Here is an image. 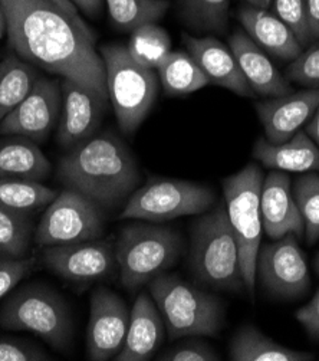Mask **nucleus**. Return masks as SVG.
I'll use <instances>...</instances> for the list:
<instances>
[{"instance_id": "nucleus-44", "label": "nucleus", "mask_w": 319, "mask_h": 361, "mask_svg": "<svg viewBox=\"0 0 319 361\" xmlns=\"http://www.w3.org/2000/svg\"><path fill=\"white\" fill-rule=\"evenodd\" d=\"M5 33H6V18L2 12V8H0V39L4 38Z\"/></svg>"}, {"instance_id": "nucleus-40", "label": "nucleus", "mask_w": 319, "mask_h": 361, "mask_svg": "<svg viewBox=\"0 0 319 361\" xmlns=\"http://www.w3.org/2000/svg\"><path fill=\"white\" fill-rule=\"evenodd\" d=\"M70 4H73L78 11L84 12L88 16H98L102 11L104 6V0H69Z\"/></svg>"}, {"instance_id": "nucleus-33", "label": "nucleus", "mask_w": 319, "mask_h": 361, "mask_svg": "<svg viewBox=\"0 0 319 361\" xmlns=\"http://www.w3.org/2000/svg\"><path fill=\"white\" fill-rule=\"evenodd\" d=\"M289 82L306 88H319V39L313 41L306 49L289 62L287 68Z\"/></svg>"}, {"instance_id": "nucleus-24", "label": "nucleus", "mask_w": 319, "mask_h": 361, "mask_svg": "<svg viewBox=\"0 0 319 361\" xmlns=\"http://www.w3.org/2000/svg\"><path fill=\"white\" fill-rule=\"evenodd\" d=\"M233 361H311L313 354L282 345L254 326L242 327L230 341Z\"/></svg>"}, {"instance_id": "nucleus-7", "label": "nucleus", "mask_w": 319, "mask_h": 361, "mask_svg": "<svg viewBox=\"0 0 319 361\" xmlns=\"http://www.w3.org/2000/svg\"><path fill=\"white\" fill-rule=\"evenodd\" d=\"M263 173L256 163L223 180L225 206L239 246L242 278L246 291L255 300L256 259L262 239L261 192Z\"/></svg>"}, {"instance_id": "nucleus-30", "label": "nucleus", "mask_w": 319, "mask_h": 361, "mask_svg": "<svg viewBox=\"0 0 319 361\" xmlns=\"http://www.w3.org/2000/svg\"><path fill=\"white\" fill-rule=\"evenodd\" d=\"M32 231L29 214L0 204V258H26L30 247Z\"/></svg>"}, {"instance_id": "nucleus-20", "label": "nucleus", "mask_w": 319, "mask_h": 361, "mask_svg": "<svg viewBox=\"0 0 319 361\" xmlns=\"http://www.w3.org/2000/svg\"><path fill=\"white\" fill-rule=\"evenodd\" d=\"M165 324L151 297L141 293L131 310L128 331L117 361H147L164 340Z\"/></svg>"}, {"instance_id": "nucleus-11", "label": "nucleus", "mask_w": 319, "mask_h": 361, "mask_svg": "<svg viewBox=\"0 0 319 361\" xmlns=\"http://www.w3.org/2000/svg\"><path fill=\"white\" fill-rule=\"evenodd\" d=\"M298 240L294 233H288L259 247L256 279L273 297L299 298L311 286L308 262Z\"/></svg>"}, {"instance_id": "nucleus-15", "label": "nucleus", "mask_w": 319, "mask_h": 361, "mask_svg": "<svg viewBox=\"0 0 319 361\" xmlns=\"http://www.w3.org/2000/svg\"><path fill=\"white\" fill-rule=\"evenodd\" d=\"M42 261L48 269L66 281H94L108 275L115 254L108 240H84L44 247Z\"/></svg>"}, {"instance_id": "nucleus-10", "label": "nucleus", "mask_w": 319, "mask_h": 361, "mask_svg": "<svg viewBox=\"0 0 319 361\" xmlns=\"http://www.w3.org/2000/svg\"><path fill=\"white\" fill-rule=\"evenodd\" d=\"M102 207L87 196L65 189L46 206L35 232L39 247L98 239L104 233Z\"/></svg>"}, {"instance_id": "nucleus-39", "label": "nucleus", "mask_w": 319, "mask_h": 361, "mask_svg": "<svg viewBox=\"0 0 319 361\" xmlns=\"http://www.w3.org/2000/svg\"><path fill=\"white\" fill-rule=\"evenodd\" d=\"M306 18L312 41L319 39V0H306Z\"/></svg>"}, {"instance_id": "nucleus-42", "label": "nucleus", "mask_w": 319, "mask_h": 361, "mask_svg": "<svg viewBox=\"0 0 319 361\" xmlns=\"http://www.w3.org/2000/svg\"><path fill=\"white\" fill-rule=\"evenodd\" d=\"M244 2L249 5V6H254V8H259V9H269L273 4V0H244Z\"/></svg>"}, {"instance_id": "nucleus-5", "label": "nucleus", "mask_w": 319, "mask_h": 361, "mask_svg": "<svg viewBox=\"0 0 319 361\" xmlns=\"http://www.w3.org/2000/svg\"><path fill=\"white\" fill-rule=\"evenodd\" d=\"M182 235L165 226L134 224L124 228L115 243V262L128 291L150 283L168 271L183 254Z\"/></svg>"}, {"instance_id": "nucleus-12", "label": "nucleus", "mask_w": 319, "mask_h": 361, "mask_svg": "<svg viewBox=\"0 0 319 361\" xmlns=\"http://www.w3.org/2000/svg\"><path fill=\"white\" fill-rule=\"evenodd\" d=\"M61 110V81L41 75L27 97L0 123V135H23L42 142L58 127Z\"/></svg>"}, {"instance_id": "nucleus-18", "label": "nucleus", "mask_w": 319, "mask_h": 361, "mask_svg": "<svg viewBox=\"0 0 319 361\" xmlns=\"http://www.w3.org/2000/svg\"><path fill=\"white\" fill-rule=\"evenodd\" d=\"M183 44L208 84L226 88L240 97L255 95L229 47L210 36L197 38L189 33H183Z\"/></svg>"}, {"instance_id": "nucleus-38", "label": "nucleus", "mask_w": 319, "mask_h": 361, "mask_svg": "<svg viewBox=\"0 0 319 361\" xmlns=\"http://www.w3.org/2000/svg\"><path fill=\"white\" fill-rule=\"evenodd\" d=\"M295 317L311 338L319 340V291L306 305L296 311Z\"/></svg>"}, {"instance_id": "nucleus-32", "label": "nucleus", "mask_w": 319, "mask_h": 361, "mask_svg": "<svg viewBox=\"0 0 319 361\" xmlns=\"http://www.w3.org/2000/svg\"><path fill=\"white\" fill-rule=\"evenodd\" d=\"M292 195L305 225V240L315 245L319 240V174L309 171L298 177Z\"/></svg>"}, {"instance_id": "nucleus-37", "label": "nucleus", "mask_w": 319, "mask_h": 361, "mask_svg": "<svg viewBox=\"0 0 319 361\" xmlns=\"http://www.w3.org/2000/svg\"><path fill=\"white\" fill-rule=\"evenodd\" d=\"M160 360L164 361H219L220 355L211 345L203 341H189L165 351Z\"/></svg>"}, {"instance_id": "nucleus-9", "label": "nucleus", "mask_w": 319, "mask_h": 361, "mask_svg": "<svg viewBox=\"0 0 319 361\" xmlns=\"http://www.w3.org/2000/svg\"><path fill=\"white\" fill-rule=\"evenodd\" d=\"M215 202V193L204 185L154 177L128 197L120 219L161 224L183 216L203 214Z\"/></svg>"}, {"instance_id": "nucleus-41", "label": "nucleus", "mask_w": 319, "mask_h": 361, "mask_svg": "<svg viewBox=\"0 0 319 361\" xmlns=\"http://www.w3.org/2000/svg\"><path fill=\"white\" fill-rule=\"evenodd\" d=\"M305 133L312 138V141L319 147V106L312 116V120L306 124Z\"/></svg>"}, {"instance_id": "nucleus-26", "label": "nucleus", "mask_w": 319, "mask_h": 361, "mask_svg": "<svg viewBox=\"0 0 319 361\" xmlns=\"http://www.w3.org/2000/svg\"><path fill=\"white\" fill-rule=\"evenodd\" d=\"M161 87L167 95L184 97L208 84L194 59L182 51H171L157 68Z\"/></svg>"}, {"instance_id": "nucleus-34", "label": "nucleus", "mask_w": 319, "mask_h": 361, "mask_svg": "<svg viewBox=\"0 0 319 361\" xmlns=\"http://www.w3.org/2000/svg\"><path fill=\"white\" fill-rule=\"evenodd\" d=\"M272 5L279 19L291 27L301 47H309L313 41L306 18V0H273Z\"/></svg>"}, {"instance_id": "nucleus-6", "label": "nucleus", "mask_w": 319, "mask_h": 361, "mask_svg": "<svg viewBox=\"0 0 319 361\" xmlns=\"http://www.w3.org/2000/svg\"><path fill=\"white\" fill-rule=\"evenodd\" d=\"M105 63L106 94L124 134H132L150 114L157 98L158 80L154 69L139 65L125 45L99 48Z\"/></svg>"}, {"instance_id": "nucleus-4", "label": "nucleus", "mask_w": 319, "mask_h": 361, "mask_svg": "<svg viewBox=\"0 0 319 361\" xmlns=\"http://www.w3.org/2000/svg\"><path fill=\"white\" fill-rule=\"evenodd\" d=\"M149 286L171 338L213 337L220 331L225 312L216 295L165 272L156 276Z\"/></svg>"}, {"instance_id": "nucleus-3", "label": "nucleus", "mask_w": 319, "mask_h": 361, "mask_svg": "<svg viewBox=\"0 0 319 361\" xmlns=\"http://www.w3.org/2000/svg\"><path fill=\"white\" fill-rule=\"evenodd\" d=\"M190 268L199 282L239 293L243 285L239 246L225 203L206 212L192 228Z\"/></svg>"}, {"instance_id": "nucleus-27", "label": "nucleus", "mask_w": 319, "mask_h": 361, "mask_svg": "<svg viewBox=\"0 0 319 361\" xmlns=\"http://www.w3.org/2000/svg\"><path fill=\"white\" fill-rule=\"evenodd\" d=\"M58 192L41 182L25 178H0V204L29 214L48 206Z\"/></svg>"}, {"instance_id": "nucleus-35", "label": "nucleus", "mask_w": 319, "mask_h": 361, "mask_svg": "<svg viewBox=\"0 0 319 361\" xmlns=\"http://www.w3.org/2000/svg\"><path fill=\"white\" fill-rule=\"evenodd\" d=\"M51 360L49 354L38 344L12 338L0 337V361H44Z\"/></svg>"}, {"instance_id": "nucleus-14", "label": "nucleus", "mask_w": 319, "mask_h": 361, "mask_svg": "<svg viewBox=\"0 0 319 361\" xmlns=\"http://www.w3.org/2000/svg\"><path fill=\"white\" fill-rule=\"evenodd\" d=\"M62 110L56 140L66 150L95 135L105 113L108 97L77 81L62 78Z\"/></svg>"}, {"instance_id": "nucleus-28", "label": "nucleus", "mask_w": 319, "mask_h": 361, "mask_svg": "<svg viewBox=\"0 0 319 361\" xmlns=\"http://www.w3.org/2000/svg\"><path fill=\"white\" fill-rule=\"evenodd\" d=\"M111 22L124 32H132L146 23L163 19L168 0H104Z\"/></svg>"}, {"instance_id": "nucleus-31", "label": "nucleus", "mask_w": 319, "mask_h": 361, "mask_svg": "<svg viewBox=\"0 0 319 361\" xmlns=\"http://www.w3.org/2000/svg\"><path fill=\"white\" fill-rule=\"evenodd\" d=\"M183 20L200 32L223 33L227 26L230 0H177Z\"/></svg>"}, {"instance_id": "nucleus-45", "label": "nucleus", "mask_w": 319, "mask_h": 361, "mask_svg": "<svg viewBox=\"0 0 319 361\" xmlns=\"http://www.w3.org/2000/svg\"><path fill=\"white\" fill-rule=\"evenodd\" d=\"M313 265H315V271H316V274L319 275V254L316 255V258H315V262H313Z\"/></svg>"}, {"instance_id": "nucleus-13", "label": "nucleus", "mask_w": 319, "mask_h": 361, "mask_svg": "<svg viewBox=\"0 0 319 361\" xmlns=\"http://www.w3.org/2000/svg\"><path fill=\"white\" fill-rule=\"evenodd\" d=\"M130 314L125 301L108 288L94 291L87 330L88 360L106 361L118 355L125 343Z\"/></svg>"}, {"instance_id": "nucleus-21", "label": "nucleus", "mask_w": 319, "mask_h": 361, "mask_svg": "<svg viewBox=\"0 0 319 361\" xmlns=\"http://www.w3.org/2000/svg\"><path fill=\"white\" fill-rule=\"evenodd\" d=\"M237 19L259 48L280 61L292 62L304 49L291 27L268 9L247 5L239 9Z\"/></svg>"}, {"instance_id": "nucleus-16", "label": "nucleus", "mask_w": 319, "mask_h": 361, "mask_svg": "<svg viewBox=\"0 0 319 361\" xmlns=\"http://www.w3.org/2000/svg\"><path fill=\"white\" fill-rule=\"evenodd\" d=\"M319 106V88H306L256 104V113L270 142H283L296 134Z\"/></svg>"}, {"instance_id": "nucleus-43", "label": "nucleus", "mask_w": 319, "mask_h": 361, "mask_svg": "<svg viewBox=\"0 0 319 361\" xmlns=\"http://www.w3.org/2000/svg\"><path fill=\"white\" fill-rule=\"evenodd\" d=\"M55 2L58 4V5H61L62 8H65L66 11H69V12H74V13H78V9L69 2V0H55Z\"/></svg>"}, {"instance_id": "nucleus-1", "label": "nucleus", "mask_w": 319, "mask_h": 361, "mask_svg": "<svg viewBox=\"0 0 319 361\" xmlns=\"http://www.w3.org/2000/svg\"><path fill=\"white\" fill-rule=\"evenodd\" d=\"M9 47L26 62L106 94L105 63L92 29L55 0H0Z\"/></svg>"}, {"instance_id": "nucleus-2", "label": "nucleus", "mask_w": 319, "mask_h": 361, "mask_svg": "<svg viewBox=\"0 0 319 361\" xmlns=\"http://www.w3.org/2000/svg\"><path fill=\"white\" fill-rule=\"evenodd\" d=\"M58 180L105 210L123 204L139 185V167L127 144L105 131L70 149L59 161Z\"/></svg>"}, {"instance_id": "nucleus-19", "label": "nucleus", "mask_w": 319, "mask_h": 361, "mask_svg": "<svg viewBox=\"0 0 319 361\" xmlns=\"http://www.w3.org/2000/svg\"><path fill=\"white\" fill-rule=\"evenodd\" d=\"M229 48L255 95L276 98L294 92L288 78L280 74L265 51L259 48L244 30L237 29L232 33Z\"/></svg>"}, {"instance_id": "nucleus-22", "label": "nucleus", "mask_w": 319, "mask_h": 361, "mask_svg": "<svg viewBox=\"0 0 319 361\" xmlns=\"http://www.w3.org/2000/svg\"><path fill=\"white\" fill-rule=\"evenodd\" d=\"M255 160L279 171H319V147L305 131H298L283 142L259 138L254 147Z\"/></svg>"}, {"instance_id": "nucleus-23", "label": "nucleus", "mask_w": 319, "mask_h": 361, "mask_svg": "<svg viewBox=\"0 0 319 361\" xmlns=\"http://www.w3.org/2000/svg\"><path fill=\"white\" fill-rule=\"evenodd\" d=\"M52 170L38 142L23 135L0 138V178H25L41 182Z\"/></svg>"}, {"instance_id": "nucleus-29", "label": "nucleus", "mask_w": 319, "mask_h": 361, "mask_svg": "<svg viewBox=\"0 0 319 361\" xmlns=\"http://www.w3.org/2000/svg\"><path fill=\"white\" fill-rule=\"evenodd\" d=\"M127 49L139 65L157 69L171 52V39L168 32L157 22L146 23L131 32Z\"/></svg>"}, {"instance_id": "nucleus-17", "label": "nucleus", "mask_w": 319, "mask_h": 361, "mask_svg": "<svg viewBox=\"0 0 319 361\" xmlns=\"http://www.w3.org/2000/svg\"><path fill=\"white\" fill-rule=\"evenodd\" d=\"M262 229L272 239L294 233L298 239L305 236V225L292 195L289 176L283 171H270L261 192Z\"/></svg>"}, {"instance_id": "nucleus-36", "label": "nucleus", "mask_w": 319, "mask_h": 361, "mask_svg": "<svg viewBox=\"0 0 319 361\" xmlns=\"http://www.w3.org/2000/svg\"><path fill=\"white\" fill-rule=\"evenodd\" d=\"M35 262L37 261L32 257L22 259L0 258V298L9 294L25 276L30 274Z\"/></svg>"}, {"instance_id": "nucleus-8", "label": "nucleus", "mask_w": 319, "mask_h": 361, "mask_svg": "<svg viewBox=\"0 0 319 361\" xmlns=\"http://www.w3.org/2000/svg\"><path fill=\"white\" fill-rule=\"evenodd\" d=\"M0 327L37 334L59 351L70 345L74 334L65 300L52 288L39 283L26 285L8 298L0 308Z\"/></svg>"}, {"instance_id": "nucleus-25", "label": "nucleus", "mask_w": 319, "mask_h": 361, "mask_svg": "<svg viewBox=\"0 0 319 361\" xmlns=\"http://www.w3.org/2000/svg\"><path fill=\"white\" fill-rule=\"evenodd\" d=\"M39 77L38 68L16 54L0 62V123L27 97Z\"/></svg>"}]
</instances>
